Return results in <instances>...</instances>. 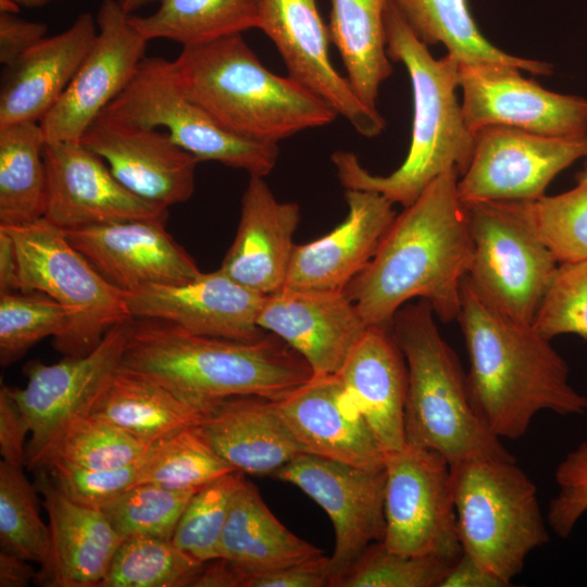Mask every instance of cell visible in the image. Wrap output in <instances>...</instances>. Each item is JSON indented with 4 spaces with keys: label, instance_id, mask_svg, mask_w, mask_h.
Instances as JSON below:
<instances>
[{
    "label": "cell",
    "instance_id": "6da1fadb",
    "mask_svg": "<svg viewBox=\"0 0 587 587\" xmlns=\"http://www.w3.org/2000/svg\"><path fill=\"white\" fill-rule=\"evenodd\" d=\"M459 176L457 168L442 173L396 215L370 262L344 289L367 326L390 325L415 298L445 322L458 319L473 255Z\"/></svg>",
    "mask_w": 587,
    "mask_h": 587
},
{
    "label": "cell",
    "instance_id": "7a4b0ae2",
    "mask_svg": "<svg viewBox=\"0 0 587 587\" xmlns=\"http://www.w3.org/2000/svg\"><path fill=\"white\" fill-rule=\"evenodd\" d=\"M470 359L475 410L498 438L519 439L541 411L579 415L587 397L570 383L569 366L533 323L516 321L482 298L466 276L457 319Z\"/></svg>",
    "mask_w": 587,
    "mask_h": 587
},
{
    "label": "cell",
    "instance_id": "3957f363",
    "mask_svg": "<svg viewBox=\"0 0 587 587\" xmlns=\"http://www.w3.org/2000/svg\"><path fill=\"white\" fill-rule=\"evenodd\" d=\"M387 54L407 68L413 93L410 148L389 175H374L349 151H336L332 162L345 189L378 192L394 204H412L442 173L462 175L471 162L475 133L466 125L457 98L460 62L450 54L435 59L389 0L385 11Z\"/></svg>",
    "mask_w": 587,
    "mask_h": 587
},
{
    "label": "cell",
    "instance_id": "277c9868",
    "mask_svg": "<svg viewBox=\"0 0 587 587\" xmlns=\"http://www.w3.org/2000/svg\"><path fill=\"white\" fill-rule=\"evenodd\" d=\"M121 367L208 402L235 396L276 402L314 376L309 363L271 333L240 341L137 317L129 321Z\"/></svg>",
    "mask_w": 587,
    "mask_h": 587
},
{
    "label": "cell",
    "instance_id": "5b68a950",
    "mask_svg": "<svg viewBox=\"0 0 587 587\" xmlns=\"http://www.w3.org/2000/svg\"><path fill=\"white\" fill-rule=\"evenodd\" d=\"M172 68L183 92L241 138L277 143L338 116L292 78L266 68L241 34L183 47Z\"/></svg>",
    "mask_w": 587,
    "mask_h": 587
},
{
    "label": "cell",
    "instance_id": "8992f818",
    "mask_svg": "<svg viewBox=\"0 0 587 587\" xmlns=\"http://www.w3.org/2000/svg\"><path fill=\"white\" fill-rule=\"evenodd\" d=\"M428 302H408L391 334L408 370L405 444L430 449L452 465L472 459L514 458L475 410L455 353L438 330Z\"/></svg>",
    "mask_w": 587,
    "mask_h": 587
},
{
    "label": "cell",
    "instance_id": "52a82bcc",
    "mask_svg": "<svg viewBox=\"0 0 587 587\" xmlns=\"http://www.w3.org/2000/svg\"><path fill=\"white\" fill-rule=\"evenodd\" d=\"M450 472L462 552L511 586L549 541L536 485L514 458L466 460Z\"/></svg>",
    "mask_w": 587,
    "mask_h": 587
},
{
    "label": "cell",
    "instance_id": "ba28073f",
    "mask_svg": "<svg viewBox=\"0 0 587 587\" xmlns=\"http://www.w3.org/2000/svg\"><path fill=\"white\" fill-rule=\"evenodd\" d=\"M3 227L14 242L18 291L45 294L71 313L67 333L53 340L65 357L89 353L111 327L133 319L125 292L100 275L62 228L45 217Z\"/></svg>",
    "mask_w": 587,
    "mask_h": 587
},
{
    "label": "cell",
    "instance_id": "9c48e42d",
    "mask_svg": "<svg viewBox=\"0 0 587 587\" xmlns=\"http://www.w3.org/2000/svg\"><path fill=\"white\" fill-rule=\"evenodd\" d=\"M465 205L473 241L469 283L499 311L533 323L558 261L527 221L520 201Z\"/></svg>",
    "mask_w": 587,
    "mask_h": 587
},
{
    "label": "cell",
    "instance_id": "30bf717a",
    "mask_svg": "<svg viewBox=\"0 0 587 587\" xmlns=\"http://www.w3.org/2000/svg\"><path fill=\"white\" fill-rule=\"evenodd\" d=\"M140 126L162 127L199 161H214L265 177L276 165L277 143L238 137L220 126L179 87L172 61L145 57L129 85L101 112Z\"/></svg>",
    "mask_w": 587,
    "mask_h": 587
},
{
    "label": "cell",
    "instance_id": "8fae6325",
    "mask_svg": "<svg viewBox=\"0 0 587 587\" xmlns=\"http://www.w3.org/2000/svg\"><path fill=\"white\" fill-rule=\"evenodd\" d=\"M130 320L111 327L85 355L26 364V386L11 391L29 428L25 464L29 471L45 469L67 428L91 413L121 366Z\"/></svg>",
    "mask_w": 587,
    "mask_h": 587
},
{
    "label": "cell",
    "instance_id": "7c38bea8",
    "mask_svg": "<svg viewBox=\"0 0 587 587\" xmlns=\"http://www.w3.org/2000/svg\"><path fill=\"white\" fill-rule=\"evenodd\" d=\"M383 544L404 555L454 562L462 553L450 464L439 453L408 445L385 455Z\"/></svg>",
    "mask_w": 587,
    "mask_h": 587
},
{
    "label": "cell",
    "instance_id": "4fadbf2b",
    "mask_svg": "<svg viewBox=\"0 0 587 587\" xmlns=\"http://www.w3.org/2000/svg\"><path fill=\"white\" fill-rule=\"evenodd\" d=\"M295 485L328 515L335 533L329 587L385 536V466L362 467L301 453L273 476Z\"/></svg>",
    "mask_w": 587,
    "mask_h": 587
},
{
    "label": "cell",
    "instance_id": "5bb4252c",
    "mask_svg": "<svg viewBox=\"0 0 587 587\" xmlns=\"http://www.w3.org/2000/svg\"><path fill=\"white\" fill-rule=\"evenodd\" d=\"M584 155L587 135L552 137L488 126L475 133L474 152L458 180V192L464 203L536 200L560 172Z\"/></svg>",
    "mask_w": 587,
    "mask_h": 587
},
{
    "label": "cell",
    "instance_id": "9a60e30c",
    "mask_svg": "<svg viewBox=\"0 0 587 587\" xmlns=\"http://www.w3.org/2000/svg\"><path fill=\"white\" fill-rule=\"evenodd\" d=\"M117 0H102L97 36L64 93L41 120L46 143L78 141L101 112L129 85L148 40Z\"/></svg>",
    "mask_w": 587,
    "mask_h": 587
},
{
    "label": "cell",
    "instance_id": "2e32d148",
    "mask_svg": "<svg viewBox=\"0 0 587 587\" xmlns=\"http://www.w3.org/2000/svg\"><path fill=\"white\" fill-rule=\"evenodd\" d=\"M462 112L474 133L507 126L552 137L587 135V100L557 93L499 64H461Z\"/></svg>",
    "mask_w": 587,
    "mask_h": 587
},
{
    "label": "cell",
    "instance_id": "e0dca14e",
    "mask_svg": "<svg viewBox=\"0 0 587 587\" xmlns=\"http://www.w3.org/2000/svg\"><path fill=\"white\" fill-rule=\"evenodd\" d=\"M261 29L276 46L288 76L325 101L363 137L379 135L386 122L366 105L333 66L329 28L315 0H262Z\"/></svg>",
    "mask_w": 587,
    "mask_h": 587
},
{
    "label": "cell",
    "instance_id": "ac0fdd59",
    "mask_svg": "<svg viewBox=\"0 0 587 587\" xmlns=\"http://www.w3.org/2000/svg\"><path fill=\"white\" fill-rule=\"evenodd\" d=\"M45 218L67 230L115 222L167 218V208L133 193L80 140L48 142Z\"/></svg>",
    "mask_w": 587,
    "mask_h": 587
},
{
    "label": "cell",
    "instance_id": "d6986e66",
    "mask_svg": "<svg viewBox=\"0 0 587 587\" xmlns=\"http://www.w3.org/2000/svg\"><path fill=\"white\" fill-rule=\"evenodd\" d=\"M80 141L107 163L123 186L150 202L168 208L187 201L195 190L200 161L166 130L101 113Z\"/></svg>",
    "mask_w": 587,
    "mask_h": 587
},
{
    "label": "cell",
    "instance_id": "ffe728a7",
    "mask_svg": "<svg viewBox=\"0 0 587 587\" xmlns=\"http://www.w3.org/2000/svg\"><path fill=\"white\" fill-rule=\"evenodd\" d=\"M265 296L238 284L220 268L178 284H149L125 292L132 317L171 322L200 336L252 341Z\"/></svg>",
    "mask_w": 587,
    "mask_h": 587
},
{
    "label": "cell",
    "instance_id": "44dd1931",
    "mask_svg": "<svg viewBox=\"0 0 587 587\" xmlns=\"http://www.w3.org/2000/svg\"><path fill=\"white\" fill-rule=\"evenodd\" d=\"M166 218L115 222L64 230L70 242L124 292L149 284H178L202 272L165 228Z\"/></svg>",
    "mask_w": 587,
    "mask_h": 587
},
{
    "label": "cell",
    "instance_id": "7402d4cb",
    "mask_svg": "<svg viewBox=\"0 0 587 587\" xmlns=\"http://www.w3.org/2000/svg\"><path fill=\"white\" fill-rule=\"evenodd\" d=\"M258 326L297 351L314 376L337 374L367 328L345 290L286 286L265 296Z\"/></svg>",
    "mask_w": 587,
    "mask_h": 587
},
{
    "label": "cell",
    "instance_id": "603a6c76",
    "mask_svg": "<svg viewBox=\"0 0 587 587\" xmlns=\"http://www.w3.org/2000/svg\"><path fill=\"white\" fill-rule=\"evenodd\" d=\"M276 407L304 453L383 466L385 452L337 374L313 376Z\"/></svg>",
    "mask_w": 587,
    "mask_h": 587
},
{
    "label": "cell",
    "instance_id": "cb8c5ba5",
    "mask_svg": "<svg viewBox=\"0 0 587 587\" xmlns=\"http://www.w3.org/2000/svg\"><path fill=\"white\" fill-rule=\"evenodd\" d=\"M346 218L313 241L296 245L285 285L344 290L366 266L396 217L394 203L370 190L346 189Z\"/></svg>",
    "mask_w": 587,
    "mask_h": 587
},
{
    "label": "cell",
    "instance_id": "d4e9b609",
    "mask_svg": "<svg viewBox=\"0 0 587 587\" xmlns=\"http://www.w3.org/2000/svg\"><path fill=\"white\" fill-rule=\"evenodd\" d=\"M35 475L50 529L49 554L35 583L46 587H99L123 540L102 510L67 498L46 470Z\"/></svg>",
    "mask_w": 587,
    "mask_h": 587
},
{
    "label": "cell",
    "instance_id": "484cf974",
    "mask_svg": "<svg viewBox=\"0 0 587 587\" xmlns=\"http://www.w3.org/2000/svg\"><path fill=\"white\" fill-rule=\"evenodd\" d=\"M299 222L296 202L277 200L264 177L250 176L236 236L220 270L260 295L278 290L286 282Z\"/></svg>",
    "mask_w": 587,
    "mask_h": 587
},
{
    "label": "cell",
    "instance_id": "4316f807",
    "mask_svg": "<svg viewBox=\"0 0 587 587\" xmlns=\"http://www.w3.org/2000/svg\"><path fill=\"white\" fill-rule=\"evenodd\" d=\"M97 36V21L82 13L64 32L45 37L5 67L0 126L40 123L60 100Z\"/></svg>",
    "mask_w": 587,
    "mask_h": 587
},
{
    "label": "cell",
    "instance_id": "83f0119b",
    "mask_svg": "<svg viewBox=\"0 0 587 587\" xmlns=\"http://www.w3.org/2000/svg\"><path fill=\"white\" fill-rule=\"evenodd\" d=\"M337 375L385 455L402 449L408 370L390 325L367 326Z\"/></svg>",
    "mask_w": 587,
    "mask_h": 587
},
{
    "label": "cell",
    "instance_id": "f1b7e54d",
    "mask_svg": "<svg viewBox=\"0 0 587 587\" xmlns=\"http://www.w3.org/2000/svg\"><path fill=\"white\" fill-rule=\"evenodd\" d=\"M197 427L223 460L245 474L272 477L304 453L275 401L262 397L222 399Z\"/></svg>",
    "mask_w": 587,
    "mask_h": 587
},
{
    "label": "cell",
    "instance_id": "f546056e",
    "mask_svg": "<svg viewBox=\"0 0 587 587\" xmlns=\"http://www.w3.org/2000/svg\"><path fill=\"white\" fill-rule=\"evenodd\" d=\"M217 402L197 399L120 366L90 414L121 426L150 446L200 425Z\"/></svg>",
    "mask_w": 587,
    "mask_h": 587
},
{
    "label": "cell",
    "instance_id": "4dcf8cb0",
    "mask_svg": "<svg viewBox=\"0 0 587 587\" xmlns=\"http://www.w3.org/2000/svg\"><path fill=\"white\" fill-rule=\"evenodd\" d=\"M322 554L321 549L284 526L265 504L257 487L246 478L242 480L230 503L218 558L237 566L247 579L250 575Z\"/></svg>",
    "mask_w": 587,
    "mask_h": 587
},
{
    "label": "cell",
    "instance_id": "1f68e13d",
    "mask_svg": "<svg viewBox=\"0 0 587 587\" xmlns=\"http://www.w3.org/2000/svg\"><path fill=\"white\" fill-rule=\"evenodd\" d=\"M425 45L442 43L461 64L509 65L535 75H550L551 64L508 54L480 33L467 0H391Z\"/></svg>",
    "mask_w": 587,
    "mask_h": 587
},
{
    "label": "cell",
    "instance_id": "d6a6232c",
    "mask_svg": "<svg viewBox=\"0 0 587 587\" xmlns=\"http://www.w3.org/2000/svg\"><path fill=\"white\" fill-rule=\"evenodd\" d=\"M389 0H332L329 35L359 98L376 109L382 84L391 75L385 11Z\"/></svg>",
    "mask_w": 587,
    "mask_h": 587
},
{
    "label": "cell",
    "instance_id": "836d02e7",
    "mask_svg": "<svg viewBox=\"0 0 587 587\" xmlns=\"http://www.w3.org/2000/svg\"><path fill=\"white\" fill-rule=\"evenodd\" d=\"M159 4L150 15H128L149 41L162 38L183 47L208 43L259 28L262 0H147Z\"/></svg>",
    "mask_w": 587,
    "mask_h": 587
},
{
    "label": "cell",
    "instance_id": "e575fe53",
    "mask_svg": "<svg viewBox=\"0 0 587 587\" xmlns=\"http://www.w3.org/2000/svg\"><path fill=\"white\" fill-rule=\"evenodd\" d=\"M45 145L40 123L0 126V225L23 226L45 216Z\"/></svg>",
    "mask_w": 587,
    "mask_h": 587
},
{
    "label": "cell",
    "instance_id": "d590c367",
    "mask_svg": "<svg viewBox=\"0 0 587 587\" xmlns=\"http://www.w3.org/2000/svg\"><path fill=\"white\" fill-rule=\"evenodd\" d=\"M204 565L172 540L125 539L99 587H193Z\"/></svg>",
    "mask_w": 587,
    "mask_h": 587
},
{
    "label": "cell",
    "instance_id": "8d00e7d4",
    "mask_svg": "<svg viewBox=\"0 0 587 587\" xmlns=\"http://www.w3.org/2000/svg\"><path fill=\"white\" fill-rule=\"evenodd\" d=\"M234 471L196 426L152 444L141 460L138 484L198 490Z\"/></svg>",
    "mask_w": 587,
    "mask_h": 587
},
{
    "label": "cell",
    "instance_id": "74e56055",
    "mask_svg": "<svg viewBox=\"0 0 587 587\" xmlns=\"http://www.w3.org/2000/svg\"><path fill=\"white\" fill-rule=\"evenodd\" d=\"M37 492L23 466L0 462L1 550L41 566L50 550V529L39 515Z\"/></svg>",
    "mask_w": 587,
    "mask_h": 587
},
{
    "label": "cell",
    "instance_id": "f35d334b",
    "mask_svg": "<svg viewBox=\"0 0 587 587\" xmlns=\"http://www.w3.org/2000/svg\"><path fill=\"white\" fill-rule=\"evenodd\" d=\"M71 322L70 311L45 294H0L1 365L17 361L45 337L60 339L67 333Z\"/></svg>",
    "mask_w": 587,
    "mask_h": 587
},
{
    "label": "cell",
    "instance_id": "ab89813d",
    "mask_svg": "<svg viewBox=\"0 0 587 587\" xmlns=\"http://www.w3.org/2000/svg\"><path fill=\"white\" fill-rule=\"evenodd\" d=\"M150 446L121 426L89 414L67 428L45 469L53 462L88 470L121 467L139 461Z\"/></svg>",
    "mask_w": 587,
    "mask_h": 587
},
{
    "label": "cell",
    "instance_id": "60d3db41",
    "mask_svg": "<svg viewBox=\"0 0 587 587\" xmlns=\"http://www.w3.org/2000/svg\"><path fill=\"white\" fill-rule=\"evenodd\" d=\"M196 491L138 484L108 503L102 511L122 540H172L178 521Z\"/></svg>",
    "mask_w": 587,
    "mask_h": 587
},
{
    "label": "cell",
    "instance_id": "b9f144b4",
    "mask_svg": "<svg viewBox=\"0 0 587 587\" xmlns=\"http://www.w3.org/2000/svg\"><path fill=\"white\" fill-rule=\"evenodd\" d=\"M520 203L559 264L587 259V178L566 192Z\"/></svg>",
    "mask_w": 587,
    "mask_h": 587
},
{
    "label": "cell",
    "instance_id": "7bdbcfd3",
    "mask_svg": "<svg viewBox=\"0 0 587 587\" xmlns=\"http://www.w3.org/2000/svg\"><path fill=\"white\" fill-rule=\"evenodd\" d=\"M243 479L245 473L234 471L198 489L178 521L172 542L199 562L218 559L230 503Z\"/></svg>",
    "mask_w": 587,
    "mask_h": 587
},
{
    "label": "cell",
    "instance_id": "ee69618b",
    "mask_svg": "<svg viewBox=\"0 0 587 587\" xmlns=\"http://www.w3.org/2000/svg\"><path fill=\"white\" fill-rule=\"evenodd\" d=\"M451 564L438 557L397 553L377 541L359 555L336 587H439Z\"/></svg>",
    "mask_w": 587,
    "mask_h": 587
},
{
    "label": "cell",
    "instance_id": "f6af8a7d",
    "mask_svg": "<svg viewBox=\"0 0 587 587\" xmlns=\"http://www.w3.org/2000/svg\"><path fill=\"white\" fill-rule=\"evenodd\" d=\"M533 325L549 339L562 334L587 339V259L559 264Z\"/></svg>",
    "mask_w": 587,
    "mask_h": 587
},
{
    "label": "cell",
    "instance_id": "bcb514c9",
    "mask_svg": "<svg viewBox=\"0 0 587 587\" xmlns=\"http://www.w3.org/2000/svg\"><path fill=\"white\" fill-rule=\"evenodd\" d=\"M142 458L135 463L108 470H88L63 462H53L45 470L67 498L82 505L102 510L138 484Z\"/></svg>",
    "mask_w": 587,
    "mask_h": 587
},
{
    "label": "cell",
    "instance_id": "7dc6e473",
    "mask_svg": "<svg viewBox=\"0 0 587 587\" xmlns=\"http://www.w3.org/2000/svg\"><path fill=\"white\" fill-rule=\"evenodd\" d=\"M558 491L550 501L547 524L566 538L587 512V440L567 452L554 471Z\"/></svg>",
    "mask_w": 587,
    "mask_h": 587
},
{
    "label": "cell",
    "instance_id": "c3c4849f",
    "mask_svg": "<svg viewBox=\"0 0 587 587\" xmlns=\"http://www.w3.org/2000/svg\"><path fill=\"white\" fill-rule=\"evenodd\" d=\"M330 561L324 554L248 576L243 587H329Z\"/></svg>",
    "mask_w": 587,
    "mask_h": 587
},
{
    "label": "cell",
    "instance_id": "681fc988",
    "mask_svg": "<svg viewBox=\"0 0 587 587\" xmlns=\"http://www.w3.org/2000/svg\"><path fill=\"white\" fill-rule=\"evenodd\" d=\"M28 425L16 403L11 388H0V452L7 463L24 466L26 464L25 438Z\"/></svg>",
    "mask_w": 587,
    "mask_h": 587
},
{
    "label": "cell",
    "instance_id": "f907efd6",
    "mask_svg": "<svg viewBox=\"0 0 587 587\" xmlns=\"http://www.w3.org/2000/svg\"><path fill=\"white\" fill-rule=\"evenodd\" d=\"M48 27L40 22L0 13V62L5 67L46 37Z\"/></svg>",
    "mask_w": 587,
    "mask_h": 587
},
{
    "label": "cell",
    "instance_id": "816d5d0a",
    "mask_svg": "<svg viewBox=\"0 0 587 587\" xmlns=\"http://www.w3.org/2000/svg\"><path fill=\"white\" fill-rule=\"evenodd\" d=\"M508 583L492 574L469 554L462 552L449 566L439 587H507Z\"/></svg>",
    "mask_w": 587,
    "mask_h": 587
},
{
    "label": "cell",
    "instance_id": "f5cc1de1",
    "mask_svg": "<svg viewBox=\"0 0 587 587\" xmlns=\"http://www.w3.org/2000/svg\"><path fill=\"white\" fill-rule=\"evenodd\" d=\"M20 555L1 550L0 552V587H26L35 582L37 571Z\"/></svg>",
    "mask_w": 587,
    "mask_h": 587
},
{
    "label": "cell",
    "instance_id": "db71d44e",
    "mask_svg": "<svg viewBox=\"0 0 587 587\" xmlns=\"http://www.w3.org/2000/svg\"><path fill=\"white\" fill-rule=\"evenodd\" d=\"M18 290V267L14 242L9 232L0 226V294Z\"/></svg>",
    "mask_w": 587,
    "mask_h": 587
},
{
    "label": "cell",
    "instance_id": "11a10c76",
    "mask_svg": "<svg viewBox=\"0 0 587 587\" xmlns=\"http://www.w3.org/2000/svg\"><path fill=\"white\" fill-rule=\"evenodd\" d=\"M122 9L127 13L130 14L135 10L141 8L145 5L147 0H117Z\"/></svg>",
    "mask_w": 587,
    "mask_h": 587
},
{
    "label": "cell",
    "instance_id": "9f6ffc18",
    "mask_svg": "<svg viewBox=\"0 0 587 587\" xmlns=\"http://www.w3.org/2000/svg\"><path fill=\"white\" fill-rule=\"evenodd\" d=\"M21 5L13 0H0V11L4 13L15 14L18 12Z\"/></svg>",
    "mask_w": 587,
    "mask_h": 587
},
{
    "label": "cell",
    "instance_id": "6f0895ef",
    "mask_svg": "<svg viewBox=\"0 0 587 587\" xmlns=\"http://www.w3.org/2000/svg\"><path fill=\"white\" fill-rule=\"evenodd\" d=\"M13 1L22 7L38 8V7H43L55 0H13Z\"/></svg>",
    "mask_w": 587,
    "mask_h": 587
},
{
    "label": "cell",
    "instance_id": "680465c9",
    "mask_svg": "<svg viewBox=\"0 0 587 587\" xmlns=\"http://www.w3.org/2000/svg\"><path fill=\"white\" fill-rule=\"evenodd\" d=\"M582 177L587 178V171H586V173H585Z\"/></svg>",
    "mask_w": 587,
    "mask_h": 587
}]
</instances>
